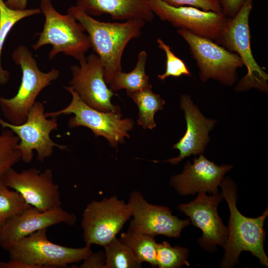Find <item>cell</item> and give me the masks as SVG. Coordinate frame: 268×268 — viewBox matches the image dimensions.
<instances>
[{"mask_svg":"<svg viewBox=\"0 0 268 268\" xmlns=\"http://www.w3.org/2000/svg\"><path fill=\"white\" fill-rule=\"evenodd\" d=\"M220 186L230 211L228 237L223 247L224 255L220 267L231 268L238 264L239 257L243 251L251 252L262 265L268 267V258L264 245L266 234L264 224L268 215V208L258 217H246L237 208V188L233 180L228 177L223 178Z\"/></svg>","mask_w":268,"mask_h":268,"instance_id":"obj_2","label":"cell"},{"mask_svg":"<svg viewBox=\"0 0 268 268\" xmlns=\"http://www.w3.org/2000/svg\"><path fill=\"white\" fill-rule=\"evenodd\" d=\"M80 266L81 268H104L105 255L104 252L93 253L92 252L85 259L82 261Z\"/></svg>","mask_w":268,"mask_h":268,"instance_id":"obj_30","label":"cell"},{"mask_svg":"<svg viewBox=\"0 0 268 268\" xmlns=\"http://www.w3.org/2000/svg\"><path fill=\"white\" fill-rule=\"evenodd\" d=\"M105 255L104 268H139L140 264L129 248L116 237L103 246Z\"/></svg>","mask_w":268,"mask_h":268,"instance_id":"obj_24","label":"cell"},{"mask_svg":"<svg viewBox=\"0 0 268 268\" xmlns=\"http://www.w3.org/2000/svg\"><path fill=\"white\" fill-rule=\"evenodd\" d=\"M70 13L88 34L91 47L99 57L104 68V78L110 84L122 71L121 61L128 43L139 37L145 21L135 18L124 22H105L97 20L76 5L70 7Z\"/></svg>","mask_w":268,"mask_h":268,"instance_id":"obj_1","label":"cell"},{"mask_svg":"<svg viewBox=\"0 0 268 268\" xmlns=\"http://www.w3.org/2000/svg\"><path fill=\"white\" fill-rule=\"evenodd\" d=\"M173 6H188L204 11L222 12L219 0H162Z\"/></svg>","mask_w":268,"mask_h":268,"instance_id":"obj_29","label":"cell"},{"mask_svg":"<svg viewBox=\"0 0 268 268\" xmlns=\"http://www.w3.org/2000/svg\"><path fill=\"white\" fill-rule=\"evenodd\" d=\"M152 12L178 29L216 42L230 18L223 12L204 11L188 6H173L162 0H148Z\"/></svg>","mask_w":268,"mask_h":268,"instance_id":"obj_11","label":"cell"},{"mask_svg":"<svg viewBox=\"0 0 268 268\" xmlns=\"http://www.w3.org/2000/svg\"><path fill=\"white\" fill-rule=\"evenodd\" d=\"M0 132V183L5 172L21 160L18 137L10 129Z\"/></svg>","mask_w":268,"mask_h":268,"instance_id":"obj_26","label":"cell"},{"mask_svg":"<svg viewBox=\"0 0 268 268\" xmlns=\"http://www.w3.org/2000/svg\"><path fill=\"white\" fill-rule=\"evenodd\" d=\"M120 239L132 251L140 264L147 263L152 267H157L156 260L157 243L154 237L128 228L121 234Z\"/></svg>","mask_w":268,"mask_h":268,"instance_id":"obj_21","label":"cell"},{"mask_svg":"<svg viewBox=\"0 0 268 268\" xmlns=\"http://www.w3.org/2000/svg\"><path fill=\"white\" fill-rule=\"evenodd\" d=\"M147 57L144 50L140 52L134 69L130 72L121 71L117 73L110 84L111 90L114 91L125 89L127 92H132L152 87L145 72Z\"/></svg>","mask_w":268,"mask_h":268,"instance_id":"obj_20","label":"cell"},{"mask_svg":"<svg viewBox=\"0 0 268 268\" xmlns=\"http://www.w3.org/2000/svg\"><path fill=\"white\" fill-rule=\"evenodd\" d=\"M3 184L17 191L31 206L48 211L61 206L59 186L53 180L50 169L41 172L31 168L17 172L12 168L4 174Z\"/></svg>","mask_w":268,"mask_h":268,"instance_id":"obj_13","label":"cell"},{"mask_svg":"<svg viewBox=\"0 0 268 268\" xmlns=\"http://www.w3.org/2000/svg\"><path fill=\"white\" fill-rule=\"evenodd\" d=\"M4 2L11 9L23 10L27 7V0H6Z\"/></svg>","mask_w":268,"mask_h":268,"instance_id":"obj_33","label":"cell"},{"mask_svg":"<svg viewBox=\"0 0 268 268\" xmlns=\"http://www.w3.org/2000/svg\"><path fill=\"white\" fill-rule=\"evenodd\" d=\"M253 4V0H245L235 16L230 18L215 43L238 54L247 68V74L237 84L235 90L243 91L255 88L267 93L268 74L257 63L251 50L249 21Z\"/></svg>","mask_w":268,"mask_h":268,"instance_id":"obj_5","label":"cell"},{"mask_svg":"<svg viewBox=\"0 0 268 268\" xmlns=\"http://www.w3.org/2000/svg\"><path fill=\"white\" fill-rule=\"evenodd\" d=\"M0 268H32L30 265L18 260L10 259L6 262H0Z\"/></svg>","mask_w":268,"mask_h":268,"instance_id":"obj_32","label":"cell"},{"mask_svg":"<svg viewBox=\"0 0 268 268\" xmlns=\"http://www.w3.org/2000/svg\"><path fill=\"white\" fill-rule=\"evenodd\" d=\"M65 89L72 96L68 105L59 111L45 112L48 118H57L62 115L74 114L68 123L69 128L83 126L90 129L95 137L102 136L109 141L111 146L116 147L118 143L129 137L128 132L134 123L129 118H122L120 112H104L94 109L85 104L78 94L67 86Z\"/></svg>","mask_w":268,"mask_h":268,"instance_id":"obj_8","label":"cell"},{"mask_svg":"<svg viewBox=\"0 0 268 268\" xmlns=\"http://www.w3.org/2000/svg\"><path fill=\"white\" fill-rule=\"evenodd\" d=\"M177 32L188 44L202 82L213 79L227 86L234 84L238 78L237 70L244 66L238 54L186 29H178Z\"/></svg>","mask_w":268,"mask_h":268,"instance_id":"obj_6","label":"cell"},{"mask_svg":"<svg viewBox=\"0 0 268 268\" xmlns=\"http://www.w3.org/2000/svg\"><path fill=\"white\" fill-rule=\"evenodd\" d=\"M0 125L11 130L19 138L16 148L21 153V160L26 163L31 162L33 151L37 152V160L42 162L53 153L55 147L66 149V145L59 144L51 138V133L58 128L56 118L48 119L42 103L36 101L30 109L26 121L14 125L0 118Z\"/></svg>","mask_w":268,"mask_h":268,"instance_id":"obj_9","label":"cell"},{"mask_svg":"<svg viewBox=\"0 0 268 268\" xmlns=\"http://www.w3.org/2000/svg\"><path fill=\"white\" fill-rule=\"evenodd\" d=\"M152 87L132 92H127L137 104L138 108L137 124L143 129H153L156 127L155 113L163 109L165 102L158 94L152 91Z\"/></svg>","mask_w":268,"mask_h":268,"instance_id":"obj_22","label":"cell"},{"mask_svg":"<svg viewBox=\"0 0 268 268\" xmlns=\"http://www.w3.org/2000/svg\"><path fill=\"white\" fill-rule=\"evenodd\" d=\"M41 12V9L37 8L12 9L7 6L3 0H0V84L6 83L10 77V73L4 69L1 64L2 51L7 35L19 20Z\"/></svg>","mask_w":268,"mask_h":268,"instance_id":"obj_23","label":"cell"},{"mask_svg":"<svg viewBox=\"0 0 268 268\" xmlns=\"http://www.w3.org/2000/svg\"><path fill=\"white\" fill-rule=\"evenodd\" d=\"M223 199L219 192L209 196L206 193H200L193 201L178 206L180 211L190 218L193 225L202 231V236L198 241L206 251L215 250L217 245L223 248L227 241L228 228L217 212L218 205Z\"/></svg>","mask_w":268,"mask_h":268,"instance_id":"obj_15","label":"cell"},{"mask_svg":"<svg viewBox=\"0 0 268 268\" xmlns=\"http://www.w3.org/2000/svg\"><path fill=\"white\" fill-rule=\"evenodd\" d=\"M131 213L129 228L153 237L163 235L179 238L189 219H180L166 206L149 203L138 191H133L128 201Z\"/></svg>","mask_w":268,"mask_h":268,"instance_id":"obj_14","label":"cell"},{"mask_svg":"<svg viewBox=\"0 0 268 268\" xmlns=\"http://www.w3.org/2000/svg\"><path fill=\"white\" fill-rule=\"evenodd\" d=\"M76 220L74 214L61 206L42 211L31 206L2 225L0 246L7 251L19 240L39 230L61 223L73 225Z\"/></svg>","mask_w":268,"mask_h":268,"instance_id":"obj_17","label":"cell"},{"mask_svg":"<svg viewBox=\"0 0 268 268\" xmlns=\"http://www.w3.org/2000/svg\"><path fill=\"white\" fill-rule=\"evenodd\" d=\"M219 1L222 12L231 18L240 10L245 0H219Z\"/></svg>","mask_w":268,"mask_h":268,"instance_id":"obj_31","label":"cell"},{"mask_svg":"<svg viewBox=\"0 0 268 268\" xmlns=\"http://www.w3.org/2000/svg\"><path fill=\"white\" fill-rule=\"evenodd\" d=\"M232 168L231 165H217L201 154L193 163L188 161L181 173L171 177L170 185L183 196L203 192L214 194L219 192L224 175Z\"/></svg>","mask_w":268,"mask_h":268,"instance_id":"obj_16","label":"cell"},{"mask_svg":"<svg viewBox=\"0 0 268 268\" xmlns=\"http://www.w3.org/2000/svg\"><path fill=\"white\" fill-rule=\"evenodd\" d=\"M12 57L21 68V81L13 97H0V109L7 122L19 125L26 121L39 94L59 77L60 71L54 68L47 72L41 71L32 53L24 45L18 46Z\"/></svg>","mask_w":268,"mask_h":268,"instance_id":"obj_3","label":"cell"},{"mask_svg":"<svg viewBox=\"0 0 268 268\" xmlns=\"http://www.w3.org/2000/svg\"><path fill=\"white\" fill-rule=\"evenodd\" d=\"M79 63V66L70 67L72 77L67 86L94 109L104 112H120L119 107L111 102L114 93L106 85L104 68L97 55L91 54Z\"/></svg>","mask_w":268,"mask_h":268,"instance_id":"obj_12","label":"cell"},{"mask_svg":"<svg viewBox=\"0 0 268 268\" xmlns=\"http://www.w3.org/2000/svg\"><path fill=\"white\" fill-rule=\"evenodd\" d=\"M31 206L17 191L0 183V224L17 216Z\"/></svg>","mask_w":268,"mask_h":268,"instance_id":"obj_25","label":"cell"},{"mask_svg":"<svg viewBox=\"0 0 268 268\" xmlns=\"http://www.w3.org/2000/svg\"><path fill=\"white\" fill-rule=\"evenodd\" d=\"M180 104L184 112L187 128L184 136L173 146L179 151V155L165 161L173 165L192 155L202 154L210 140L209 133L216 123L215 120L202 115L188 95H182Z\"/></svg>","mask_w":268,"mask_h":268,"instance_id":"obj_18","label":"cell"},{"mask_svg":"<svg viewBox=\"0 0 268 268\" xmlns=\"http://www.w3.org/2000/svg\"><path fill=\"white\" fill-rule=\"evenodd\" d=\"M76 6L90 16L109 14L119 20L138 18L150 22L154 16L148 0H76Z\"/></svg>","mask_w":268,"mask_h":268,"instance_id":"obj_19","label":"cell"},{"mask_svg":"<svg viewBox=\"0 0 268 268\" xmlns=\"http://www.w3.org/2000/svg\"><path fill=\"white\" fill-rule=\"evenodd\" d=\"M1 229H2V225L0 224V243H1Z\"/></svg>","mask_w":268,"mask_h":268,"instance_id":"obj_34","label":"cell"},{"mask_svg":"<svg viewBox=\"0 0 268 268\" xmlns=\"http://www.w3.org/2000/svg\"><path fill=\"white\" fill-rule=\"evenodd\" d=\"M131 218L128 203L117 195L91 201L83 210L81 222L85 245L104 246L117 237Z\"/></svg>","mask_w":268,"mask_h":268,"instance_id":"obj_10","label":"cell"},{"mask_svg":"<svg viewBox=\"0 0 268 268\" xmlns=\"http://www.w3.org/2000/svg\"><path fill=\"white\" fill-rule=\"evenodd\" d=\"M47 228L24 237L7 250L10 259L18 260L32 268H62L83 261L92 252L91 246L70 248L48 239Z\"/></svg>","mask_w":268,"mask_h":268,"instance_id":"obj_7","label":"cell"},{"mask_svg":"<svg viewBox=\"0 0 268 268\" xmlns=\"http://www.w3.org/2000/svg\"><path fill=\"white\" fill-rule=\"evenodd\" d=\"M157 43L159 48L165 53L166 57L165 71L158 75L159 79L163 80L169 76L178 77L182 75H191L184 61L176 56L168 45L160 38L157 39Z\"/></svg>","mask_w":268,"mask_h":268,"instance_id":"obj_28","label":"cell"},{"mask_svg":"<svg viewBox=\"0 0 268 268\" xmlns=\"http://www.w3.org/2000/svg\"><path fill=\"white\" fill-rule=\"evenodd\" d=\"M40 9L45 16L43 31L32 48L37 50L45 45L52 48L50 60L63 53L78 61L84 59L91 48L89 37L80 23L69 12L62 14L53 6L51 0H41Z\"/></svg>","mask_w":268,"mask_h":268,"instance_id":"obj_4","label":"cell"},{"mask_svg":"<svg viewBox=\"0 0 268 268\" xmlns=\"http://www.w3.org/2000/svg\"><path fill=\"white\" fill-rule=\"evenodd\" d=\"M189 250L179 246H171L168 242L157 243L156 260L159 268H179L189 266Z\"/></svg>","mask_w":268,"mask_h":268,"instance_id":"obj_27","label":"cell"}]
</instances>
